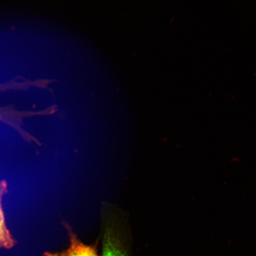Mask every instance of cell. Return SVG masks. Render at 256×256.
Masks as SVG:
<instances>
[{
    "instance_id": "cell-3",
    "label": "cell",
    "mask_w": 256,
    "mask_h": 256,
    "mask_svg": "<svg viewBox=\"0 0 256 256\" xmlns=\"http://www.w3.org/2000/svg\"><path fill=\"white\" fill-rule=\"evenodd\" d=\"M8 184L6 180L0 182V249L10 250L17 244L6 225V217L3 210L2 200L8 194Z\"/></svg>"
},
{
    "instance_id": "cell-2",
    "label": "cell",
    "mask_w": 256,
    "mask_h": 256,
    "mask_svg": "<svg viewBox=\"0 0 256 256\" xmlns=\"http://www.w3.org/2000/svg\"><path fill=\"white\" fill-rule=\"evenodd\" d=\"M65 228L68 234V248L60 252H46L43 256H99L98 243L86 244L78 238L68 224H65Z\"/></svg>"
},
{
    "instance_id": "cell-1",
    "label": "cell",
    "mask_w": 256,
    "mask_h": 256,
    "mask_svg": "<svg viewBox=\"0 0 256 256\" xmlns=\"http://www.w3.org/2000/svg\"><path fill=\"white\" fill-rule=\"evenodd\" d=\"M102 214V256H131L130 236L122 211L105 204Z\"/></svg>"
}]
</instances>
